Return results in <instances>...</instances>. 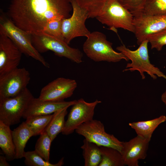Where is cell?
I'll return each instance as SVG.
<instances>
[{"instance_id":"cell-1","label":"cell","mask_w":166,"mask_h":166,"mask_svg":"<svg viewBox=\"0 0 166 166\" xmlns=\"http://www.w3.org/2000/svg\"><path fill=\"white\" fill-rule=\"evenodd\" d=\"M72 10L69 0H11L8 12L16 26L33 34L42 32L52 19L69 18Z\"/></svg>"},{"instance_id":"cell-2","label":"cell","mask_w":166,"mask_h":166,"mask_svg":"<svg viewBox=\"0 0 166 166\" xmlns=\"http://www.w3.org/2000/svg\"><path fill=\"white\" fill-rule=\"evenodd\" d=\"M0 34L10 38L22 53L38 61L45 67L49 68V64L33 45L31 34L18 27L3 13L0 16Z\"/></svg>"},{"instance_id":"cell-3","label":"cell","mask_w":166,"mask_h":166,"mask_svg":"<svg viewBox=\"0 0 166 166\" xmlns=\"http://www.w3.org/2000/svg\"><path fill=\"white\" fill-rule=\"evenodd\" d=\"M83 49L86 56L95 61L116 62L129 59L123 53L115 51L112 43L107 40L105 35L97 31L90 33L87 36Z\"/></svg>"},{"instance_id":"cell-4","label":"cell","mask_w":166,"mask_h":166,"mask_svg":"<svg viewBox=\"0 0 166 166\" xmlns=\"http://www.w3.org/2000/svg\"><path fill=\"white\" fill-rule=\"evenodd\" d=\"M148 40H145L139 45L138 48L135 50L130 49L124 45L117 47V50L123 53L131 61V63L127 64L126 69L123 71H138L142 79L145 78L144 74L145 72L153 79H156L158 77L166 80V75L150 62L148 47Z\"/></svg>"},{"instance_id":"cell-5","label":"cell","mask_w":166,"mask_h":166,"mask_svg":"<svg viewBox=\"0 0 166 166\" xmlns=\"http://www.w3.org/2000/svg\"><path fill=\"white\" fill-rule=\"evenodd\" d=\"M133 17L117 0H109L96 18L115 32L117 29L122 28L134 33Z\"/></svg>"},{"instance_id":"cell-6","label":"cell","mask_w":166,"mask_h":166,"mask_svg":"<svg viewBox=\"0 0 166 166\" xmlns=\"http://www.w3.org/2000/svg\"><path fill=\"white\" fill-rule=\"evenodd\" d=\"M33 44L40 53L50 50L77 63L82 61L83 55L78 49L71 47L64 41L43 33L31 34Z\"/></svg>"},{"instance_id":"cell-7","label":"cell","mask_w":166,"mask_h":166,"mask_svg":"<svg viewBox=\"0 0 166 166\" xmlns=\"http://www.w3.org/2000/svg\"><path fill=\"white\" fill-rule=\"evenodd\" d=\"M34 97L26 88L15 96L0 98V121L10 126L19 123Z\"/></svg>"},{"instance_id":"cell-8","label":"cell","mask_w":166,"mask_h":166,"mask_svg":"<svg viewBox=\"0 0 166 166\" xmlns=\"http://www.w3.org/2000/svg\"><path fill=\"white\" fill-rule=\"evenodd\" d=\"M75 131L87 140L100 146L113 148L121 152L123 142L119 140L113 135L107 133L103 124L99 121L93 119L85 122Z\"/></svg>"},{"instance_id":"cell-9","label":"cell","mask_w":166,"mask_h":166,"mask_svg":"<svg viewBox=\"0 0 166 166\" xmlns=\"http://www.w3.org/2000/svg\"><path fill=\"white\" fill-rule=\"evenodd\" d=\"M73 13L67 18H63L62 24V33L65 41L69 44L75 38L87 36L90 33L86 28L85 22L89 18L88 13L77 4L75 0H69Z\"/></svg>"},{"instance_id":"cell-10","label":"cell","mask_w":166,"mask_h":166,"mask_svg":"<svg viewBox=\"0 0 166 166\" xmlns=\"http://www.w3.org/2000/svg\"><path fill=\"white\" fill-rule=\"evenodd\" d=\"M30 79L28 71L18 67L0 75V98L15 96L27 88Z\"/></svg>"},{"instance_id":"cell-11","label":"cell","mask_w":166,"mask_h":166,"mask_svg":"<svg viewBox=\"0 0 166 166\" xmlns=\"http://www.w3.org/2000/svg\"><path fill=\"white\" fill-rule=\"evenodd\" d=\"M101 102L97 100L92 102H87L82 98L77 100L72 105L62 133L70 134L82 124L93 120L95 108Z\"/></svg>"},{"instance_id":"cell-12","label":"cell","mask_w":166,"mask_h":166,"mask_svg":"<svg viewBox=\"0 0 166 166\" xmlns=\"http://www.w3.org/2000/svg\"><path fill=\"white\" fill-rule=\"evenodd\" d=\"M133 25L137 44L150 35L166 29V15L150 16L139 14L134 16Z\"/></svg>"},{"instance_id":"cell-13","label":"cell","mask_w":166,"mask_h":166,"mask_svg":"<svg viewBox=\"0 0 166 166\" xmlns=\"http://www.w3.org/2000/svg\"><path fill=\"white\" fill-rule=\"evenodd\" d=\"M77 86V83L74 80L57 78L41 89L38 98L42 101H64L73 94Z\"/></svg>"},{"instance_id":"cell-14","label":"cell","mask_w":166,"mask_h":166,"mask_svg":"<svg viewBox=\"0 0 166 166\" xmlns=\"http://www.w3.org/2000/svg\"><path fill=\"white\" fill-rule=\"evenodd\" d=\"M22 54L10 38L0 34V75L18 68Z\"/></svg>"},{"instance_id":"cell-15","label":"cell","mask_w":166,"mask_h":166,"mask_svg":"<svg viewBox=\"0 0 166 166\" xmlns=\"http://www.w3.org/2000/svg\"><path fill=\"white\" fill-rule=\"evenodd\" d=\"M151 140L138 135L127 142H123L121 153L125 165L138 166L139 160H144Z\"/></svg>"},{"instance_id":"cell-16","label":"cell","mask_w":166,"mask_h":166,"mask_svg":"<svg viewBox=\"0 0 166 166\" xmlns=\"http://www.w3.org/2000/svg\"><path fill=\"white\" fill-rule=\"evenodd\" d=\"M77 100L53 102L42 101L38 98H33L30 102L23 116L26 119L34 116L51 114L54 112L73 105Z\"/></svg>"},{"instance_id":"cell-17","label":"cell","mask_w":166,"mask_h":166,"mask_svg":"<svg viewBox=\"0 0 166 166\" xmlns=\"http://www.w3.org/2000/svg\"><path fill=\"white\" fill-rule=\"evenodd\" d=\"M14 143L15 147V159L23 157L24 149L29 139L33 136L31 130L25 122L12 131Z\"/></svg>"},{"instance_id":"cell-18","label":"cell","mask_w":166,"mask_h":166,"mask_svg":"<svg viewBox=\"0 0 166 166\" xmlns=\"http://www.w3.org/2000/svg\"><path fill=\"white\" fill-rule=\"evenodd\" d=\"M166 121V117L161 115L151 120L130 123L129 125L135 130L137 135L151 140L152 134L156 128Z\"/></svg>"},{"instance_id":"cell-19","label":"cell","mask_w":166,"mask_h":166,"mask_svg":"<svg viewBox=\"0 0 166 166\" xmlns=\"http://www.w3.org/2000/svg\"><path fill=\"white\" fill-rule=\"evenodd\" d=\"M0 147L8 161L15 159V147L10 126L0 121Z\"/></svg>"},{"instance_id":"cell-20","label":"cell","mask_w":166,"mask_h":166,"mask_svg":"<svg viewBox=\"0 0 166 166\" xmlns=\"http://www.w3.org/2000/svg\"><path fill=\"white\" fill-rule=\"evenodd\" d=\"M81 147L85 166H98L101 160L100 146L85 139Z\"/></svg>"},{"instance_id":"cell-21","label":"cell","mask_w":166,"mask_h":166,"mask_svg":"<svg viewBox=\"0 0 166 166\" xmlns=\"http://www.w3.org/2000/svg\"><path fill=\"white\" fill-rule=\"evenodd\" d=\"M68 108H65L53 113L52 118L45 131L50 136L52 142L59 133L62 132L65 126V118L67 113Z\"/></svg>"},{"instance_id":"cell-22","label":"cell","mask_w":166,"mask_h":166,"mask_svg":"<svg viewBox=\"0 0 166 166\" xmlns=\"http://www.w3.org/2000/svg\"><path fill=\"white\" fill-rule=\"evenodd\" d=\"M101 159L98 166H123L125 165L120 152L114 148L100 146Z\"/></svg>"},{"instance_id":"cell-23","label":"cell","mask_w":166,"mask_h":166,"mask_svg":"<svg viewBox=\"0 0 166 166\" xmlns=\"http://www.w3.org/2000/svg\"><path fill=\"white\" fill-rule=\"evenodd\" d=\"M53 114L29 117L25 121L31 130L33 136L40 135L45 130L51 120Z\"/></svg>"},{"instance_id":"cell-24","label":"cell","mask_w":166,"mask_h":166,"mask_svg":"<svg viewBox=\"0 0 166 166\" xmlns=\"http://www.w3.org/2000/svg\"><path fill=\"white\" fill-rule=\"evenodd\" d=\"M109 0H75L79 6L88 13L89 18H96Z\"/></svg>"},{"instance_id":"cell-25","label":"cell","mask_w":166,"mask_h":166,"mask_svg":"<svg viewBox=\"0 0 166 166\" xmlns=\"http://www.w3.org/2000/svg\"><path fill=\"white\" fill-rule=\"evenodd\" d=\"M23 157L25 165L28 166H61L64 164L63 157L57 163L52 164L45 160L35 150L25 152Z\"/></svg>"},{"instance_id":"cell-26","label":"cell","mask_w":166,"mask_h":166,"mask_svg":"<svg viewBox=\"0 0 166 166\" xmlns=\"http://www.w3.org/2000/svg\"><path fill=\"white\" fill-rule=\"evenodd\" d=\"M51 140L45 131L40 135L35 144V151L45 160L49 161Z\"/></svg>"},{"instance_id":"cell-27","label":"cell","mask_w":166,"mask_h":166,"mask_svg":"<svg viewBox=\"0 0 166 166\" xmlns=\"http://www.w3.org/2000/svg\"><path fill=\"white\" fill-rule=\"evenodd\" d=\"M139 14L150 16L166 15V0H148Z\"/></svg>"},{"instance_id":"cell-28","label":"cell","mask_w":166,"mask_h":166,"mask_svg":"<svg viewBox=\"0 0 166 166\" xmlns=\"http://www.w3.org/2000/svg\"><path fill=\"white\" fill-rule=\"evenodd\" d=\"M63 18H57L49 21L42 33L65 42L62 31V24Z\"/></svg>"},{"instance_id":"cell-29","label":"cell","mask_w":166,"mask_h":166,"mask_svg":"<svg viewBox=\"0 0 166 166\" xmlns=\"http://www.w3.org/2000/svg\"><path fill=\"white\" fill-rule=\"evenodd\" d=\"M133 16L141 13L148 0H117Z\"/></svg>"},{"instance_id":"cell-30","label":"cell","mask_w":166,"mask_h":166,"mask_svg":"<svg viewBox=\"0 0 166 166\" xmlns=\"http://www.w3.org/2000/svg\"><path fill=\"white\" fill-rule=\"evenodd\" d=\"M147 40L150 43L152 49H155L160 51L166 45V29L150 35Z\"/></svg>"},{"instance_id":"cell-31","label":"cell","mask_w":166,"mask_h":166,"mask_svg":"<svg viewBox=\"0 0 166 166\" xmlns=\"http://www.w3.org/2000/svg\"><path fill=\"white\" fill-rule=\"evenodd\" d=\"M7 159L6 156L2 155L0 156V166H9L10 164L7 162Z\"/></svg>"},{"instance_id":"cell-32","label":"cell","mask_w":166,"mask_h":166,"mask_svg":"<svg viewBox=\"0 0 166 166\" xmlns=\"http://www.w3.org/2000/svg\"><path fill=\"white\" fill-rule=\"evenodd\" d=\"M161 100L166 105V91L162 95Z\"/></svg>"}]
</instances>
